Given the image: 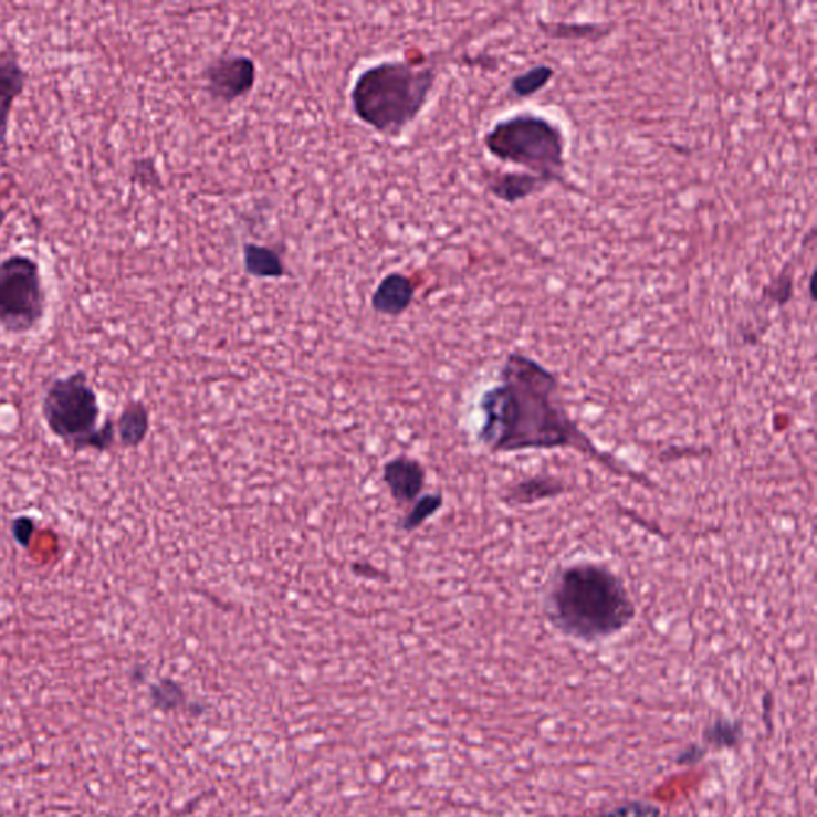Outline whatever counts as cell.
Segmentation results:
<instances>
[{"label": "cell", "instance_id": "cell-1", "mask_svg": "<svg viewBox=\"0 0 817 817\" xmlns=\"http://www.w3.org/2000/svg\"><path fill=\"white\" fill-rule=\"evenodd\" d=\"M561 381L548 367L524 355L510 353L499 381L480 399L481 444L492 453L577 451L610 473L653 488L614 453L603 451L565 409Z\"/></svg>", "mask_w": 817, "mask_h": 817}, {"label": "cell", "instance_id": "cell-2", "mask_svg": "<svg viewBox=\"0 0 817 817\" xmlns=\"http://www.w3.org/2000/svg\"><path fill=\"white\" fill-rule=\"evenodd\" d=\"M546 620L561 635L599 643L635 622L637 607L625 579L604 563L578 561L554 572L546 588Z\"/></svg>", "mask_w": 817, "mask_h": 817}, {"label": "cell", "instance_id": "cell-3", "mask_svg": "<svg viewBox=\"0 0 817 817\" xmlns=\"http://www.w3.org/2000/svg\"><path fill=\"white\" fill-rule=\"evenodd\" d=\"M437 70L409 61H380L356 77L350 99L356 117L387 138H398L427 106Z\"/></svg>", "mask_w": 817, "mask_h": 817}, {"label": "cell", "instance_id": "cell-4", "mask_svg": "<svg viewBox=\"0 0 817 817\" xmlns=\"http://www.w3.org/2000/svg\"><path fill=\"white\" fill-rule=\"evenodd\" d=\"M46 427L72 452H106L115 441V425H99L101 406L84 370L52 381L42 399Z\"/></svg>", "mask_w": 817, "mask_h": 817}, {"label": "cell", "instance_id": "cell-5", "mask_svg": "<svg viewBox=\"0 0 817 817\" xmlns=\"http://www.w3.org/2000/svg\"><path fill=\"white\" fill-rule=\"evenodd\" d=\"M484 144L492 157L528 169L548 182L561 179L564 171V133L543 115L503 118L484 136Z\"/></svg>", "mask_w": 817, "mask_h": 817}, {"label": "cell", "instance_id": "cell-6", "mask_svg": "<svg viewBox=\"0 0 817 817\" xmlns=\"http://www.w3.org/2000/svg\"><path fill=\"white\" fill-rule=\"evenodd\" d=\"M46 296L41 268L29 255L13 254L0 262V329L27 334L45 316Z\"/></svg>", "mask_w": 817, "mask_h": 817}, {"label": "cell", "instance_id": "cell-7", "mask_svg": "<svg viewBox=\"0 0 817 817\" xmlns=\"http://www.w3.org/2000/svg\"><path fill=\"white\" fill-rule=\"evenodd\" d=\"M205 90L212 99L233 103L254 88L258 67L244 55L219 56L205 70Z\"/></svg>", "mask_w": 817, "mask_h": 817}, {"label": "cell", "instance_id": "cell-8", "mask_svg": "<svg viewBox=\"0 0 817 817\" xmlns=\"http://www.w3.org/2000/svg\"><path fill=\"white\" fill-rule=\"evenodd\" d=\"M27 81L28 74L21 64L17 46L7 43L0 50V147L6 143L14 101L20 98Z\"/></svg>", "mask_w": 817, "mask_h": 817}, {"label": "cell", "instance_id": "cell-9", "mask_svg": "<svg viewBox=\"0 0 817 817\" xmlns=\"http://www.w3.org/2000/svg\"><path fill=\"white\" fill-rule=\"evenodd\" d=\"M416 283L402 273H388L374 291L370 304L374 311L385 316L402 315L416 298Z\"/></svg>", "mask_w": 817, "mask_h": 817}, {"label": "cell", "instance_id": "cell-10", "mask_svg": "<svg viewBox=\"0 0 817 817\" xmlns=\"http://www.w3.org/2000/svg\"><path fill=\"white\" fill-rule=\"evenodd\" d=\"M384 481L396 502L406 505L419 499L423 491L425 470L417 460L398 457L385 467Z\"/></svg>", "mask_w": 817, "mask_h": 817}, {"label": "cell", "instance_id": "cell-11", "mask_svg": "<svg viewBox=\"0 0 817 817\" xmlns=\"http://www.w3.org/2000/svg\"><path fill=\"white\" fill-rule=\"evenodd\" d=\"M567 492L564 481L551 474L524 478L506 491L505 502L510 506H534L548 502Z\"/></svg>", "mask_w": 817, "mask_h": 817}, {"label": "cell", "instance_id": "cell-12", "mask_svg": "<svg viewBox=\"0 0 817 817\" xmlns=\"http://www.w3.org/2000/svg\"><path fill=\"white\" fill-rule=\"evenodd\" d=\"M546 184H548L546 179L531 175V172H502V175H493L489 179L488 187L493 197L513 205L534 196L536 190L542 189Z\"/></svg>", "mask_w": 817, "mask_h": 817}, {"label": "cell", "instance_id": "cell-13", "mask_svg": "<svg viewBox=\"0 0 817 817\" xmlns=\"http://www.w3.org/2000/svg\"><path fill=\"white\" fill-rule=\"evenodd\" d=\"M243 265L254 279H283L287 275L283 259L272 248L247 243L243 247Z\"/></svg>", "mask_w": 817, "mask_h": 817}, {"label": "cell", "instance_id": "cell-14", "mask_svg": "<svg viewBox=\"0 0 817 817\" xmlns=\"http://www.w3.org/2000/svg\"><path fill=\"white\" fill-rule=\"evenodd\" d=\"M118 438L125 448H138L149 431V412L142 401L125 406L115 425Z\"/></svg>", "mask_w": 817, "mask_h": 817}, {"label": "cell", "instance_id": "cell-15", "mask_svg": "<svg viewBox=\"0 0 817 817\" xmlns=\"http://www.w3.org/2000/svg\"><path fill=\"white\" fill-rule=\"evenodd\" d=\"M743 723L740 720L719 718L704 730V746L734 748L743 741Z\"/></svg>", "mask_w": 817, "mask_h": 817}, {"label": "cell", "instance_id": "cell-16", "mask_svg": "<svg viewBox=\"0 0 817 817\" xmlns=\"http://www.w3.org/2000/svg\"><path fill=\"white\" fill-rule=\"evenodd\" d=\"M150 703L161 712H176L189 709V698L186 691L175 680L164 679L154 683L149 690Z\"/></svg>", "mask_w": 817, "mask_h": 817}, {"label": "cell", "instance_id": "cell-17", "mask_svg": "<svg viewBox=\"0 0 817 817\" xmlns=\"http://www.w3.org/2000/svg\"><path fill=\"white\" fill-rule=\"evenodd\" d=\"M554 71L549 66H535L524 74L517 75L511 82V92L520 98H528V96L535 95L540 90L545 88L553 78Z\"/></svg>", "mask_w": 817, "mask_h": 817}, {"label": "cell", "instance_id": "cell-18", "mask_svg": "<svg viewBox=\"0 0 817 817\" xmlns=\"http://www.w3.org/2000/svg\"><path fill=\"white\" fill-rule=\"evenodd\" d=\"M442 506V496L439 493H431V495H425L417 502V505L410 510L408 517L405 521L406 531H413V528L422 525L428 517L433 516L434 513Z\"/></svg>", "mask_w": 817, "mask_h": 817}, {"label": "cell", "instance_id": "cell-19", "mask_svg": "<svg viewBox=\"0 0 817 817\" xmlns=\"http://www.w3.org/2000/svg\"><path fill=\"white\" fill-rule=\"evenodd\" d=\"M599 817H661V808L651 802L635 800L608 809Z\"/></svg>", "mask_w": 817, "mask_h": 817}, {"label": "cell", "instance_id": "cell-20", "mask_svg": "<svg viewBox=\"0 0 817 817\" xmlns=\"http://www.w3.org/2000/svg\"><path fill=\"white\" fill-rule=\"evenodd\" d=\"M35 532V522L28 516H20L13 521L12 535L14 542L21 546V548H28L31 543L32 535Z\"/></svg>", "mask_w": 817, "mask_h": 817}, {"label": "cell", "instance_id": "cell-21", "mask_svg": "<svg viewBox=\"0 0 817 817\" xmlns=\"http://www.w3.org/2000/svg\"><path fill=\"white\" fill-rule=\"evenodd\" d=\"M708 746L703 744H690L685 748L679 752L677 755L675 763L679 766H696L704 761L708 755Z\"/></svg>", "mask_w": 817, "mask_h": 817}, {"label": "cell", "instance_id": "cell-22", "mask_svg": "<svg viewBox=\"0 0 817 817\" xmlns=\"http://www.w3.org/2000/svg\"><path fill=\"white\" fill-rule=\"evenodd\" d=\"M769 296L775 298L777 304H783V301H781V296H784V301H789L792 296V279L777 280V282L773 284V291Z\"/></svg>", "mask_w": 817, "mask_h": 817}, {"label": "cell", "instance_id": "cell-23", "mask_svg": "<svg viewBox=\"0 0 817 817\" xmlns=\"http://www.w3.org/2000/svg\"><path fill=\"white\" fill-rule=\"evenodd\" d=\"M3 222H6V211L0 207V227H2Z\"/></svg>", "mask_w": 817, "mask_h": 817}]
</instances>
